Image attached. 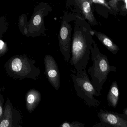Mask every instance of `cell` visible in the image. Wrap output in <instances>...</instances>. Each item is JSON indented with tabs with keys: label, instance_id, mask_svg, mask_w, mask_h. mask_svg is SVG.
<instances>
[{
	"label": "cell",
	"instance_id": "cell-1",
	"mask_svg": "<svg viewBox=\"0 0 127 127\" xmlns=\"http://www.w3.org/2000/svg\"><path fill=\"white\" fill-rule=\"evenodd\" d=\"M74 21L70 63L77 72L86 69L94 40L90 24L79 14Z\"/></svg>",
	"mask_w": 127,
	"mask_h": 127
},
{
	"label": "cell",
	"instance_id": "cell-2",
	"mask_svg": "<svg viewBox=\"0 0 127 127\" xmlns=\"http://www.w3.org/2000/svg\"><path fill=\"white\" fill-rule=\"evenodd\" d=\"M91 53L93 65L88 69V73L92 84L101 95L108 76L111 72H116V67L110 65L107 57L100 52L94 41L91 48Z\"/></svg>",
	"mask_w": 127,
	"mask_h": 127
},
{
	"label": "cell",
	"instance_id": "cell-3",
	"mask_svg": "<svg viewBox=\"0 0 127 127\" xmlns=\"http://www.w3.org/2000/svg\"><path fill=\"white\" fill-rule=\"evenodd\" d=\"M35 61L26 54L15 55L6 62L4 68L11 78L21 80L29 78L37 80L41 74L40 69L35 65Z\"/></svg>",
	"mask_w": 127,
	"mask_h": 127
},
{
	"label": "cell",
	"instance_id": "cell-4",
	"mask_svg": "<svg viewBox=\"0 0 127 127\" xmlns=\"http://www.w3.org/2000/svg\"><path fill=\"white\" fill-rule=\"evenodd\" d=\"M71 78L77 95L89 107H96L99 106L100 102L95 97L100 95L92 84L86 69L72 73Z\"/></svg>",
	"mask_w": 127,
	"mask_h": 127
},
{
	"label": "cell",
	"instance_id": "cell-5",
	"mask_svg": "<svg viewBox=\"0 0 127 127\" xmlns=\"http://www.w3.org/2000/svg\"><path fill=\"white\" fill-rule=\"evenodd\" d=\"M52 11V6L48 3L41 2L37 5L30 20L27 22L24 35L34 37L44 35L46 30L44 18Z\"/></svg>",
	"mask_w": 127,
	"mask_h": 127
},
{
	"label": "cell",
	"instance_id": "cell-6",
	"mask_svg": "<svg viewBox=\"0 0 127 127\" xmlns=\"http://www.w3.org/2000/svg\"><path fill=\"white\" fill-rule=\"evenodd\" d=\"M76 14L65 11L62 18L58 35L59 45L64 59L67 63L70 62L71 59L72 28L70 23L76 20Z\"/></svg>",
	"mask_w": 127,
	"mask_h": 127
},
{
	"label": "cell",
	"instance_id": "cell-7",
	"mask_svg": "<svg viewBox=\"0 0 127 127\" xmlns=\"http://www.w3.org/2000/svg\"><path fill=\"white\" fill-rule=\"evenodd\" d=\"M92 0H67L66 7L71 10L72 13L79 14L83 19L87 20L90 24L98 25L96 20L92 11Z\"/></svg>",
	"mask_w": 127,
	"mask_h": 127
},
{
	"label": "cell",
	"instance_id": "cell-8",
	"mask_svg": "<svg viewBox=\"0 0 127 127\" xmlns=\"http://www.w3.org/2000/svg\"><path fill=\"white\" fill-rule=\"evenodd\" d=\"M3 116L0 120V127H22L20 113L13 107L9 98H7L4 107Z\"/></svg>",
	"mask_w": 127,
	"mask_h": 127
},
{
	"label": "cell",
	"instance_id": "cell-9",
	"mask_svg": "<svg viewBox=\"0 0 127 127\" xmlns=\"http://www.w3.org/2000/svg\"><path fill=\"white\" fill-rule=\"evenodd\" d=\"M45 72L47 78L51 85L58 90L60 87V74L58 66L54 58L47 55L44 58Z\"/></svg>",
	"mask_w": 127,
	"mask_h": 127
},
{
	"label": "cell",
	"instance_id": "cell-10",
	"mask_svg": "<svg viewBox=\"0 0 127 127\" xmlns=\"http://www.w3.org/2000/svg\"><path fill=\"white\" fill-rule=\"evenodd\" d=\"M100 122L111 127H127V118L124 114L100 109L97 113Z\"/></svg>",
	"mask_w": 127,
	"mask_h": 127
},
{
	"label": "cell",
	"instance_id": "cell-11",
	"mask_svg": "<svg viewBox=\"0 0 127 127\" xmlns=\"http://www.w3.org/2000/svg\"><path fill=\"white\" fill-rule=\"evenodd\" d=\"M40 93L35 89L29 90L26 94V107L28 112L32 113L37 107L41 100Z\"/></svg>",
	"mask_w": 127,
	"mask_h": 127
},
{
	"label": "cell",
	"instance_id": "cell-12",
	"mask_svg": "<svg viewBox=\"0 0 127 127\" xmlns=\"http://www.w3.org/2000/svg\"><path fill=\"white\" fill-rule=\"evenodd\" d=\"M93 35H94L98 40L113 55H117L119 50L118 45L115 43L113 40L107 35L101 32H97L94 30L91 31Z\"/></svg>",
	"mask_w": 127,
	"mask_h": 127
},
{
	"label": "cell",
	"instance_id": "cell-13",
	"mask_svg": "<svg viewBox=\"0 0 127 127\" xmlns=\"http://www.w3.org/2000/svg\"><path fill=\"white\" fill-rule=\"evenodd\" d=\"M119 99V90L116 81L113 82L107 96L108 105L115 108L117 106Z\"/></svg>",
	"mask_w": 127,
	"mask_h": 127
},
{
	"label": "cell",
	"instance_id": "cell-14",
	"mask_svg": "<svg viewBox=\"0 0 127 127\" xmlns=\"http://www.w3.org/2000/svg\"><path fill=\"white\" fill-rule=\"evenodd\" d=\"M27 22V16L26 14H22L19 16L18 27L21 34L24 35H25Z\"/></svg>",
	"mask_w": 127,
	"mask_h": 127
},
{
	"label": "cell",
	"instance_id": "cell-15",
	"mask_svg": "<svg viewBox=\"0 0 127 127\" xmlns=\"http://www.w3.org/2000/svg\"><path fill=\"white\" fill-rule=\"evenodd\" d=\"M8 28V24L6 19L4 16H2L0 18V37L2 38L3 34L7 31Z\"/></svg>",
	"mask_w": 127,
	"mask_h": 127
},
{
	"label": "cell",
	"instance_id": "cell-16",
	"mask_svg": "<svg viewBox=\"0 0 127 127\" xmlns=\"http://www.w3.org/2000/svg\"><path fill=\"white\" fill-rule=\"evenodd\" d=\"M85 124L77 121H74L70 123L65 122L63 123L59 127H85Z\"/></svg>",
	"mask_w": 127,
	"mask_h": 127
},
{
	"label": "cell",
	"instance_id": "cell-17",
	"mask_svg": "<svg viewBox=\"0 0 127 127\" xmlns=\"http://www.w3.org/2000/svg\"><path fill=\"white\" fill-rule=\"evenodd\" d=\"M9 50L6 42H4L2 38L0 40V58L3 56Z\"/></svg>",
	"mask_w": 127,
	"mask_h": 127
},
{
	"label": "cell",
	"instance_id": "cell-18",
	"mask_svg": "<svg viewBox=\"0 0 127 127\" xmlns=\"http://www.w3.org/2000/svg\"><path fill=\"white\" fill-rule=\"evenodd\" d=\"M92 3H94V4H98L99 5L103 6L105 8H107L108 10H111V7L109 6L108 5V1L107 0H92Z\"/></svg>",
	"mask_w": 127,
	"mask_h": 127
},
{
	"label": "cell",
	"instance_id": "cell-19",
	"mask_svg": "<svg viewBox=\"0 0 127 127\" xmlns=\"http://www.w3.org/2000/svg\"><path fill=\"white\" fill-rule=\"evenodd\" d=\"M120 0H109L108 1V5L111 7V9L114 10L116 12L119 11V8H118V5L119 4Z\"/></svg>",
	"mask_w": 127,
	"mask_h": 127
},
{
	"label": "cell",
	"instance_id": "cell-20",
	"mask_svg": "<svg viewBox=\"0 0 127 127\" xmlns=\"http://www.w3.org/2000/svg\"><path fill=\"white\" fill-rule=\"evenodd\" d=\"M4 98L3 96L0 94V120H1L3 116L4 113Z\"/></svg>",
	"mask_w": 127,
	"mask_h": 127
},
{
	"label": "cell",
	"instance_id": "cell-21",
	"mask_svg": "<svg viewBox=\"0 0 127 127\" xmlns=\"http://www.w3.org/2000/svg\"><path fill=\"white\" fill-rule=\"evenodd\" d=\"M124 4L121 6V9L119 11L122 15H127V0H122Z\"/></svg>",
	"mask_w": 127,
	"mask_h": 127
},
{
	"label": "cell",
	"instance_id": "cell-22",
	"mask_svg": "<svg viewBox=\"0 0 127 127\" xmlns=\"http://www.w3.org/2000/svg\"><path fill=\"white\" fill-rule=\"evenodd\" d=\"M93 127H111L110 126L100 122L99 123L96 124Z\"/></svg>",
	"mask_w": 127,
	"mask_h": 127
},
{
	"label": "cell",
	"instance_id": "cell-23",
	"mask_svg": "<svg viewBox=\"0 0 127 127\" xmlns=\"http://www.w3.org/2000/svg\"><path fill=\"white\" fill-rule=\"evenodd\" d=\"M123 114L127 116V108H126L124 109L123 111Z\"/></svg>",
	"mask_w": 127,
	"mask_h": 127
},
{
	"label": "cell",
	"instance_id": "cell-24",
	"mask_svg": "<svg viewBox=\"0 0 127 127\" xmlns=\"http://www.w3.org/2000/svg\"><path fill=\"white\" fill-rule=\"evenodd\" d=\"M126 116V117H127V116Z\"/></svg>",
	"mask_w": 127,
	"mask_h": 127
}]
</instances>
